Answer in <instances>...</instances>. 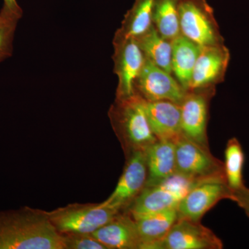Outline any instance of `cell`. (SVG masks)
I'll return each mask as SVG.
<instances>
[{"mask_svg": "<svg viewBox=\"0 0 249 249\" xmlns=\"http://www.w3.org/2000/svg\"><path fill=\"white\" fill-rule=\"evenodd\" d=\"M144 106L152 132L158 140L176 142L182 135L179 104L144 100Z\"/></svg>", "mask_w": 249, "mask_h": 249, "instance_id": "5bb4252c", "label": "cell"}, {"mask_svg": "<svg viewBox=\"0 0 249 249\" xmlns=\"http://www.w3.org/2000/svg\"><path fill=\"white\" fill-rule=\"evenodd\" d=\"M181 0H155L152 22L160 35L170 41L181 35L178 6Z\"/></svg>", "mask_w": 249, "mask_h": 249, "instance_id": "44dd1931", "label": "cell"}, {"mask_svg": "<svg viewBox=\"0 0 249 249\" xmlns=\"http://www.w3.org/2000/svg\"><path fill=\"white\" fill-rule=\"evenodd\" d=\"M132 219L140 238V249H155L178 220V209H172L142 214Z\"/></svg>", "mask_w": 249, "mask_h": 249, "instance_id": "2e32d148", "label": "cell"}, {"mask_svg": "<svg viewBox=\"0 0 249 249\" xmlns=\"http://www.w3.org/2000/svg\"><path fill=\"white\" fill-rule=\"evenodd\" d=\"M1 12L19 20L22 18L23 11L17 0H3Z\"/></svg>", "mask_w": 249, "mask_h": 249, "instance_id": "484cf974", "label": "cell"}, {"mask_svg": "<svg viewBox=\"0 0 249 249\" xmlns=\"http://www.w3.org/2000/svg\"><path fill=\"white\" fill-rule=\"evenodd\" d=\"M114 72L118 78L116 98L131 97L135 93V83L145 64V58L133 37L113 40Z\"/></svg>", "mask_w": 249, "mask_h": 249, "instance_id": "ba28073f", "label": "cell"}, {"mask_svg": "<svg viewBox=\"0 0 249 249\" xmlns=\"http://www.w3.org/2000/svg\"><path fill=\"white\" fill-rule=\"evenodd\" d=\"M0 249H65L47 213L29 209L0 213Z\"/></svg>", "mask_w": 249, "mask_h": 249, "instance_id": "6da1fadb", "label": "cell"}, {"mask_svg": "<svg viewBox=\"0 0 249 249\" xmlns=\"http://www.w3.org/2000/svg\"><path fill=\"white\" fill-rule=\"evenodd\" d=\"M110 118L132 151L145 150L158 140L147 119L144 99L137 93L127 98H116L111 108Z\"/></svg>", "mask_w": 249, "mask_h": 249, "instance_id": "7a4b0ae2", "label": "cell"}, {"mask_svg": "<svg viewBox=\"0 0 249 249\" xmlns=\"http://www.w3.org/2000/svg\"><path fill=\"white\" fill-rule=\"evenodd\" d=\"M144 152L147 170L145 187L159 184L176 173L175 142L157 140Z\"/></svg>", "mask_w": 249, "mask_h": 249, "instance_id": "9a60e30c", "label": "cell"}, {"mask_svg": "<svg viewBox=\"0 0 249 249\" xmlns=\"http://www.w3.org/2000/svg\"><path fill=\"white\" fill-rule=\"evenodd\" d=\"M180 31L200 47L224 44L214 10L206 0H181L178 6Z\"/></svg>", "mask_w": 249, "mask_h": 249, "instance_id": "277c9868", "label": "cell"}, {"mask_svg": "<svg viewBox=\"0 0 249 249\" xmlns=\"http://www.w3.org/2000/svg\"><path fill=\"white\" fill-rule=\"evenodd\" d=\"M154 4L155 0H134L132 7L124 15L113 40L135 38L148 31L153 25Z\"/></svg>", "mask_w": 249, "mask_h": 249, "instance_id": "d6986e66", "label": "cell"}, {"mask_svg": "<svg viewBox=\"0 0 249 249\" xmlns=\"http://www.w3.org/2000/svg\"><path fill=\"white\" fill-rule=\"evenodd\" d=\"M222 240L200 222L178 219L155 249H221Z\"/></svg>", "mask_w": 249, "mask_h": 249, "instance_id": "7c38bea8", "label": "cell"}, {"mask_svg": "<svg viewBox=\"0 0 249 249\" xmlns=\"http://www.w3.org/2000/svg\"><path fill=\"white\" fill-rule=\"evenodd\" d=\"M134 39L145 58L157 66L173 74L172 41L160 35L154 25L146 32Z\"/></svg>", "mask_w": 249, "mask_h": 249, "instance_id": "ffe728a7", "label": "cell"}, {"mask_svg": "<svg viewBox=\"0 0 249 249\" xmlns=\"http://www.w3.org/2000/svg\"><path fill=\"white\" fill-rule=\"evenodd\" d=\"M231 200L237 203L249 217V188L245 186L238 191L232 192Z\"/></svg>", "mask_w": 249, "mask_h": 249, "instance_id": "d4e9b609", "label": "cell"}, {"mask_svg": "<svg viewBox=\"0 0 249 249\" xmlns=\"http://www.w3.org/2000/svg\"><path fill=\"white\" fill-rule=\"evenodd\" d=\"M119 213L118 210L99 204L71 206L47 214L60 234L92 233L114 219Z\"/></svg>", "mask_w": 249, "mask_h": 249, "instance_id": "8992f818", "label": "cell"}, {"mask_svg": "<svg viewBox=\"0 0 249 249\" xmlns=\"http://www.w3.org/2000/svg\"><path fill=\"white\" fill-rule=\"evenodd\" d=\"M215 91L216 88L188 90L180 104L183 135L206 147L210 101Z\"/></svg>", "mask_w": 249, "mask_h": 249, "instance_id": "52a82bcc", "label": "cell"}, {"mask_svg": "<svg viewBox=\"0 0 249 249\" xmlns=\"http://www.w3.org/2000/svg\"><path fill=\"white\" fill-rule=\"evenodd\" d=\"M187 91L178 80L146 58L135 83V93L147 101H168L181 104Z\"/></svg>", "mask_w": 249, "mask_h": 249, "instance_id": "9c48e42d", "label": "cell"}, {"mask_svg": "<svg viewBox=\"0 0 249 249\" xmlns=\"http://www.w3.org/2000/svg\"><path fill=\"white\" fill-rule=\"evenodd\" d=\"M224 156V169L228 186L232 192L242 189L245 187L243 180L245 156L242 145L235 137L228 141Z\"/></svg>", "mask_w": 249, "mask_h": 249, "instance_id": "7402d4cb", "label": "cell"}, {"mask_svg": "<svg viewBox=\"0 0 249 249\" xmlns=\"http://www.w3.org/2000/svg\"><path fill=\"white\" fill-rule=\"evenodd\" d=\"M230 58L224 44L201 47L188 90L216 88L225 78Z\"/></svg>", "mask_w": 249, "mask_h": 249, "instance_id": "4fadbf2b", "label": "cell"}, {"mask_svg": "<svg viewBox=\"0 0 249 249\" xmlns=\"http://www.w3.org/2000/svg\"><path fill=\"white\" fill-rule=\"evenodd\" d=\"M18 22L0 11V63L12 56Z\"/></svg>", "mask_w": 249, "mask_h": 249, "instance_id": "603a6c76", "label": "cell"}, {"mask_svg": "<svg viewBox=\"0 0 249 249\" xmlns=\"http://www.w3.org/2000/svg\"><path fill=\"white\" fill-rule=\"evenodd\" d=\"M147 170L144 150H136L127 161L116 188L101 205L120 211L132 204L146 184Z\"/></svg>", "mask_w": 249, "mask_h": 249, "instance_id": "30bf717a", "label": "cell"}, {"mask_svg": "<svg viewBox=\"0 0 249 249\" xmlns=\"http://www.w3.org/2000/svg\"><path fill=\"white\" fill-rule=\"evenodd\" d=\"M204 181H206L193 179L176 172L159 184L145 187L132 202L129 209L131 217L177 209L193 187Z\"/></svg>", "mask_w": 249, "mask_h": 249, "instance_id": "3957f363", "label": "cell"}, {"mask_svg": "<svg viewBox=\"0 0 249 249\" xmlns=\"http://www.w3.org/2000/svg\"><path fill=\"white\" fill-rule=\"evenodd\" d=\"M66 249H107L91 233L61 234Z\"/></svg>", "mask_w": 249, "mask_h": 249, "instance_id": "cb8c5ba5", "label": "cell"}, {"mask_svg": "<svg viewBox=\"0 0 249 249\" xmlns=\"http://www.w3.org/2000/svg\"><path fill=\"white\" fill-rule=\"evenodd\" d=\"M177 173L199 181H226L224 163L214 157L209 147L181 135L175 142Z\"/></svg>", "mask_w": 249, "mask_h": 249, "instance_id": "5b68a950", "label": "cell"}, {"mask_svg": "<svg viewBox=\"0 0 249 249\" xmlns=\"http://www.w3.org/2000/svg\"><path fill=\"white\" fill-rule=\"evenodd\" d=\"M91 234L107 249H135L141 247L135 222L130 214H119Z\"/></svg>", "mask_w": 249, "mask_h": 249, "instance_id": "e0dca14e", "label": "cell"}, {"mask_svg": "<svg viewBox=\"0 0 249 249\" xmlns=\"http://www.w3.org/2000/svg\"><path fill=\"white\" fill-rule=\"evenodd\" d=\"M172 45L173 74L180 85L188 91L201 47L182 35L174 39Z\"/></svg>", "mask_w": 249, "mask_h": 249, "instance_id": "ac0fdd59", "label": "cell"}, {"mask_svg": "<svg viewBox=\"0 0 249 249\" xmlns=\"http://www.w3.org/2000/svg\"><path fill=\"white\" fill-rule=\"evenodd\" d=\"M232 191L227 182L211 180L199 183L188 192L178 208V219L200 222L209 210L224 199L231 200Z\"/></svg>", "mask_w": 249, "mask_h": 249, "instance_id": "8fae6325", "label": "cell"}]
</instances>
